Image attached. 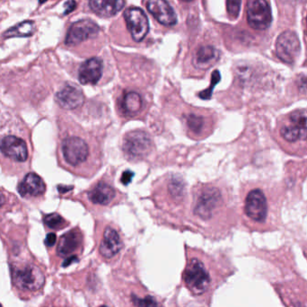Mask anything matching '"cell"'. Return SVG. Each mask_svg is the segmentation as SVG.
Instances as JSON below:
<instances>
[{"mask_svg": "<svg viewBox=\"0 0 307 307\" xmlns=\"http://www.w3.org/2000/svg\"><path fill=\"white\" fill-rule=\"evenodd\" d=\"M185 264L179 285L186 289L194 301L211 307L215 292L232 273L228 259L220 253L211 254L203 250L185 245Z\"/></svg>", "mask_w": 307, "mask_h": 307, "instance_id": "1", "label": "cell"}, {"mask_svg": "<svg viewBox=\"0 0 307 307\" xmlns=\"http://www.w3.org/2000/svg\"><path fill=\"white\" fill-rule=\"evenodd\" d=\"M107 285L116 307H167V299L144 285L135 251L124 253L107 275Z\"/></svg>", "mask_w": 307, "mask_h": 307, "instance_id": "2", "label": "cell"}, {"mask_svg": "<svg viewBox=\"0 0 307 307\" xmlns=\"http://www.w3.org/2000/svg\"><path fill=\"white\" fill-rule=\"evenodd\" d=\"M224 204V195L215 185H204L194 190L192 212L197 226L206 237L212 240L219 238L215 223Z\"/></svg>", "mask_w": 307, "mask_h": 307, "instance_id": "3", "label": "cell"}, {"mask_svg": "<svg viewBox=\"0 0 307 307\" xmlns=\"http://www.w3.org/2000/svg\"><path fill=\"white\" fill-rule=\"evenodd\" d=\"M94 249L98 263L114 267L125 249V238L118 226L108 221H97L94 232Z\"/></svg>", "mask_w": 307, "mask_h": 307, "instance_id": "4", "label": "cell"}, {"mask_svg": "<svg viewBox=\"0 0 307 307\" xmlns=\"http://www.w3.org/2000/svg\"><path fill=\"white\" fill-rule=\"evenodd\" d=\"M62 151L66 163L74 168L89 166L93 162L98 167V154L95 144L87 137L70 136L62 141Z\"/></svg>", "mask_w": 307, "mask_h": 307, "instance_id": "5", "label": "cell"}, {"mask_svg": "<svg viewBox=\"0 0 307 307\" xmlns=\"http://www.w3.org/2000/svg\"><path fill=\"white\" fill-rule=\"evenodd\" d=\"M85 250V235L79 228H73L58 240L57 254L62 258V267L67 268L78 262Z\"/></svg>", "mask_w": 307, "mask_h": 307, "instance_id": "6", "label": "cell"}, {"mask_svg": "<svg viewBox=\"0 0 307 307\" xmlns=\"http://www.w3.org/2000/svg\"><path fill=\"white\" fill-rule=\"evenodd\" d=\"M154 141L145 130H136L124 135L122 151L127 159L142 161L146 159L154 150Z\"/></svg>", "mask_w": 307, "mask_h": 307, "instance_id": "7", "label": "cell"}, {"mask_svg": "<svg viewBox=\"0 0 307 307\" xmlns=\"http://www.w3.org/2000/svg\"><path fill=\"white\" fill-rule=\"evenodd\" d=\"M86 197L93 208L105 209L119 202L122 194L114 187L111 180L105 177L93 185L86 193Z\"/></svg>", "mask_w": 307, "mask_h": 307, "instance_id": "8", "label": "cell"}, {"mask_svg": "<svg viewBox=\"0 0 307 307\" xmlns=\"http://www.w3.org/2000/svg\"><path fill=\"white\" fill-rule=\"evenodd\" d=\"M205 110L190 108L182 114L185 130L193 139H202L213 130L214 121L209 112Z\"/></svg>", "mask_w": 307, "mask_h": 307, "instance_id": "9", "label": "cell"}, {"mask_svg": "<svg viewBox=\"0 0 307 307\" xmlns=\"http://www.w3.org/2000/svg\"><path fill=\"white\" fill-rule=\"evenodd\" d=\"M147 98L136 90L125 89L119 93L116 106L119 115L126 119H135L144 116L147 112Z\"/></svg>", "mask_w": 307, "mask_h": 307, "instance_id": "10", "label": "cell"}, {"mask_svg": "<svg viewBox=\"0 0 307 307\" xmlns=\"http://www.w3.org/2000/svg\"><path fill=\"white\" fill-rule=\"evenodd\" d=\"M13 282L17 288L23 290L37 291L44 286L45 276L40 268L33 264L24 267L15 268L12 271Z\"/></svg>", "mask_w": 307, "mask_h": 307, "instance_id": "11", "label": "cell"}, {"mask_svg": "<svg viewBox=\"0 0 307 307\" xmlns=\"http://www.w3.org/2000/svg\"><path fill=\"white\" fill-rule=\"evenodd\" d=\"M280 135L289 142L307 138V111L296 110L289 113L280 127Z\"/></svg>", "mask_w": 307, "mask_h": 307, "instance_id": "12", "label": "cell"}, {"mask_svg": "<svg viewBox=\"0 0 307 307\" xmlns=\"http://www.w3.org/2000/svg\"><path fill=\"white\" fill-rule=\"evenodd\" d=\"M246 14L248 24L253 29L263 31L271 26L272 15L267 0H248Z\"/></svg>", "mask_w": 307, "mask_h": 307, "instance_id": "13", "label": "cell"}, {"mask_svg": "<svg viewBox=\"0 0 307 307\" xmlns=\"http://www.w3.org/2000/svg\"><path fill=\"white\" fill-rule=\"evenodd\" d=\"M301 51L300 42L296 33L288 30L278 37L276 43V51L282 62L293 64L298 58Z\"/></svg>", "mask_w": 307, "mask_h": 307, "instance_id": "14", "label": "cell"}, {"mask_svg": "<svg viewBox=\"0 0 307 307\" xmlns=\"http://www.w3.org/2000/svg\"><path fill=\"white\" fill-rule=\"evenodd\" d=\"M123 15L133 40L137 43L144 40L149 32V22L145 12L140 8H128Z\"/></svg>", "mask_w": 307, "mask_h": 307, "instance_id": "15", "label": "cell"}, {"mask_svg": "<svg viewBox=\"0 0 307 307\" xmlns=\"http://www.w3.org/2000/svg\"><path fill=\"white\" fill-rule=\"evenodd\" d=\"M100 31L97 24L89 19L79 20L69 27L66 36L65 44L68 46H76L85 40L96 36Z\"/></svg>", "mask_w": 307, "mask_h": 307, "instance_id": "16", "label": "cell"}, {"mask_svg": "<svg viewBox=\"0 0 307 307\" xmlns=\"http://www.w3.org/2000/svg\"><path fill=\"white\" fill-rule=\"evenodd\" d=\"M244 212L250 219L263 222L267 215V201L263 192L259 189H254L246 196Z\"/></svg>", "mask_w": 307, "mask_h": 307, "instance_id": "17", "label": "cell"}, {"mask_svg": "<svg viewBox=\"0 0 307 307\" xmlns=\"http://www.w3.org/2000/svg\"><path fill=\"white\" fill-rule=\"evenodd\" d=\"M0 151L11 159L25 162L28 158V149L25 141L15 136H7L0 139Z\"/></svg>", "mask_w": 307, "mask_h": 307, "instance_id": "18", "label": "cell"}, {"mask_svg": "<svg viewBox=\"0 0 307 307\" xmlns=\"http://www.w3.org/2000/svg\"><path fill=\"white\" fill-rule=\"evenodd\" d=\"M147 8L157 22L165 26H174L177 23V16L174 8L167 0H148Z\"/></svg>", "mask_w": 307, "mask_h": 307, "instance_id": "19", "label": "cell"}, {"mask_svg": "<svg viewBox=\"0 0 307 307\" xmlns=\"http://www.w3.org/2000/svg\"><path fill=\"white\" fill-rule=\"evenodd\" d=\"M104 74V64L100 58H91L83 62L78 69V80L82 85L96 86Z\"/></svg>", "mask_w": 307, "mask_h": 307, "instance_id": "20", "label": "cell"}, {"mask_svg": "<svg viewBox=\"0 0 307 307\" xmlns=\"http://www.w3.org/2000/svg\"><path fill=\"white\" fill-rule=\"evenodd\" d=\"M56 101L62 108L75 110L83 105L85 95L79 87L68 84L56 94Z\"/></svg>", "mask_w": 307, "mask_h": 307, "instance_id": "21", "label": "cell"}, {"mask_svg": "<svg viewBox=\"0 0 307 307\" xmlns=\"http://www.w3.org/2000/svg\"><path fill=\"white\" fill-rule=\"evenodd\" d=\"M219 57V51L216 48L210 45L201 46L192 58V65L199 71H206L218 62Z\"/></svg>", "mask_w": 307, "mask_h": 307, "instance_id": "22", "label": "cell"}, {"mask_svg": "<svg viewBox=\"0 0 307 307\" xmlns=\"http://www.w3.org/2000/svg\"><path fill=\"white\" fill-rule=\"evenodd\" d=\"M91 10L101 17L114 16L125 7V0H89Z\"/></svg>", "mask_w": 307, "mask_h": 307, "instance_id": "23", "label": "cell"}, {"mask_svg": "<svg viewBox=\"0 0 307 307\" xmlns=\"http://www.w3.org/2000/svg\"><path fill=\"white\" fill-rule=\"evenodd\" d=\"M45 190L46 185L44 180L38 174L33 173L27 174L24 181L18 185V192L23 197L42 195Z\"/></svg>", "mask_w": 307, "mask_h": 307, "instance_id": "24", "label": "cell"}, {"mask_svg": "<svg viewBox=\"0 0 307 307\" xmlns=\"http://www.w3.org/2000/svg\"><path fill=\"white\" fill-rule=\"evenodd\" d=\"M36 31L35 23L32 20H26L24 22L17 24L16 26H13L3 34L4 38H26V37L33 36Z\"/></svg>", "mask_w": 307, "mask_h": 307, "instance_id": "25", "label": "cell"}, {"mask_svg": "<svg viewBox=\"0 0 307 307\" xmlns=\"http://www.w3.org/2000/svg\"><path fill=\"white\" fill-rule=\"evenodd\" d=\"M86 296L88 307H116L107 295L104 285L93 292L88 293Z\"/></svg>", "mask_w": 307, "mask_h": 307, "instance_id": "26", "label": "cell"}, {"mask_svg": "<svg viewBox=\"0 0 307 307\" xmlns=\"http://www.w3.org/2000/svg\"><path fill=\"white\" fill-rule=\"evenodd\" d=\"M181 285H178L175 289H174V293H173V296L170 298L169 301V307H205L200 303H197L196 301H185V302H181L179 300V294H180V290H181Z\"/></svg>", "mask_w": 307, "mask_h": 307, "instance_id": "27", "label": "cell"}, {"mask_svg": "<svg viewBox=\"0 0 307 307\" xmlns=\"http://www.w3.org/2000/svg\"><path fill=\"white\" fill-rule=\"evenodd\" d=\"M44 223L48 228L55 229V230H60L69 224V223L60 215L57 213L47 215L46 217H44Z\"/></svg>", "mask_w": 307, "mask_h": 307, "instance_id": "28", "label": "cell"}, {"mask_svg": "<svg viewBox=\"0 0 307 307\" xmlns=\"http://www.w3.org/2000/svg\"><path fill=\"white\" fill-rule=\"evenodd\" d=\"M242 0H227V9L231 19H236L241 10Z\"/></svg>", "mask_w": 307, "mask_h": 307, "instance_id": "29", "label": "cell"}, {"mask_svg": "<svg viewBox=\"0 0 307 307\" xmlns=\"http://www.w3.org/2000/svg\"><path fill=\"white\" fill-rule=\"evenodd\" d=\"M64 8H65V11L63 15H67L72 13L76 8V0H68L64 5Z\"/></svg>", "mask_w": 307, "mask_h": 307, "instance_id": "30", "label": "cell"}, {"mask_svg": "<svg viewBox=\"0 0 307 307\" xmlns=\"http://www.w3.org/2000/svg\"><path fill=\"white\" fill-rule=\"evenodd\" d=\"M56 241H57L56 235L54 233H50V234H48L46 239H45V244L48 247H52L56 243Z\"/></svg>", "mask_w": 307, "mask_h": 307, "instance_id": "31", "label": "cell"}, {"mask_svg": "<svg viewBox=\"0 0 307 307\" xmlns=\"http://www.w3.org/2000/svg\"><path fill=\"white\" fill-rule=\"evenodd\" d=\"M6 202V199H5V196L0 192V208L4 205V203Z\"/></svg>", "mask_w": 307, "mask_h": 307, "instance_id": "32", "label": "cell"}, {"mask_svg": "<svg viewBox=\"0 0 307 307\" xmlns=\"http://www.w3.org/2000/svg\"><path fill=\"white\" fill-rule=\"evenodd\" d=\"M48 0H39V3L40 4H44L45 2H47Z\"/></svg>", "mask_w": 307, "mask_h": 307, "instance_id": "33", "label": "cell"}, {"mask_svg": "<svg viewBox=\"0 0 307 307\" xmlns=\"http://www.w3.org/2000/svg\"><path fill=\"white\" fill-rule=\"evenodd\" d=\"M181 1H183V2H191V1H193V0H181Z\"/></svg>", "mask_w": 307, "mask_h": 307, "instance_id": "34", "label": "cell"}, {"mask_svg": "<svg viewBox=\"0 0 307 307\" xmlns=\"http://www.w3.org/2000/svg\"><path fill=\"white\" fill-rule=\"evenodd\" d=\"M57 307H69V306H67V305H62V306H57Z\"/></svg>", "mask_w": 307, "mask_h": 307, "instance_id": "35", "label": "cell"}, {"mask_svg": "<svg viewBox=\"0 0 307 307\" xmlns=\"http://www.w3.org/2000/svg\"><path fill=\"white\" fill-rule=\"evenodd\" d=\"M0 307H2V305H1V304H0Z\"/></svg>", "mask_w": 307, "mask_h": 307, "instance_id": "36", "label": "cell"}, {"mask_svg": "<svg viewBox=\"0 0 307 307\" xmlns=\"http://www.w3.org/2000/svg\"><path fill=\"white\" fill-rule=\"evenodd\" d=\"M306 24H307V18H306Z\"/></svg>", "mask_w": 307, "mask_h": 307, "instance_id": "37", "label": "cell"}]
</instances>
